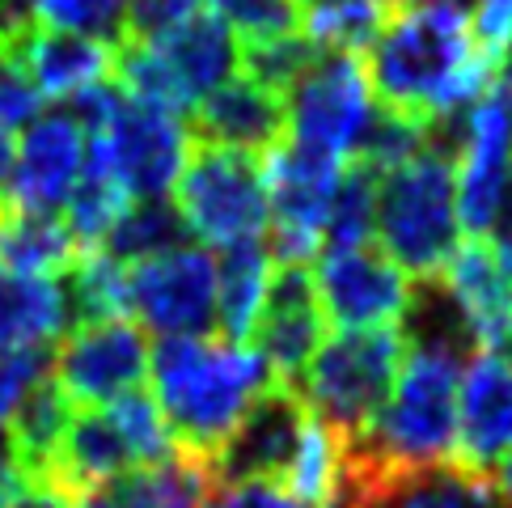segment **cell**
I'll list each match as a JSON object with an SVG mask.
<instances>
[{
    "instance_id": "cell-1",
    "label": "cell",
    "mask_w": 512,
    "mask_h": 508,
    "mask_svg": "<svg viewBox=\"0 0 512 508\" xmlns=\"http://www.w3.org/2000/svg\"><path fill=\"white\" fill-rule=\"evenodd\" d=\"M360 60L377 106L432 132L500 81V72L479 60L466 17L453 5H394Z\"/></svg>"
},
{
    "instance_id": "cell-2",
    "label": "cell",
    "mask_w": 512,
    "mask_h": 508,
    "mask_svg": "<svg viewBox=\"0 0 512 508\" xmlns=\"http://www.w3.org/2000/svg\"><path fill=\"white\" fill-rule=\"evenodd\" d=\"M411 339H402L398 377L373 424L347 441V453L364 466H424L453 453L457 381H462L470 343L449 318L445 301H415Z\"/></svg>"
},
{
    "instance_id": "cell-3",
    "label": "cell",
    "mask_w": 512,
    "mask_h": 508,
    "mask_svg": "<svg viewBox=\"0 0 512 508\" xmlns=\"http://www.w3.org/2000/svg\"><path fill=\"white\" fill-rule=\"evenodd\" d=\"M149 377L174 449L204 466L246 420V411L276 386L267 360L250 343L208 335L161 339L157 348H149Z\"/></svg>"
},
{
    "instance_id": "cell-4",
    "label": "cell",
    "mask_w": 512,
    "mask_h": 508,
    "mask_svg": "<svg viewBox=\"0 0 512 508\" xmlns=\"http://www.w3.org/2000/svg\"><path fill=\"white\" fill-rule=\"evenodd\" d=\"M457 233L462 225H457L453 153H445L436 140L377 178L373 242L411 280L436 284L457 250Z\"/></svg>"
},
{
    "instance_id": "cell-5",
    "label": "cell",
    "mask_w": 512,
    "mask_h": 508,
    "mask_svg": "<svg viewBox=\"0 0 512 508\" xmlns=\"http://www.w3.org/2000/svg\"><path fill=\"white\" fill-rule=\"evenodd\" d=\"M402 360V331H339L322 339L314 360L301 369L292 394L305 403L322 428H331L339 441H356L373 415L390 398Z\"/></svg>"
},
{
    "instance_id": "cell-6",
    "label": "cell",
    "mask_w": 512,
    "mask_h": 508,
    "mask_svg": "<svg viewBox=\"0 0 512 508\" xmlns=\"http://www.w3.org/2000/svg\"><path fill=\"white\" fill-rule=\"evenodd\" d=\"M174 191H178L174 208L182 216V225L208 246L225 250L237 242H254L263 238V229L271 221L263 161L225 149V144H208L191 136Z\"/></svg>"
},
{
    "instance_id": "cell-7",
    "label": "cell",
    "mask_w": 512,
    "mask_h": 508,
    "mask_svg": "<svg viewBox=\"0 0 512 508\" xmlns=\"http://www.w3.org/2000/svg\"><path fill=\"white\" fill-rule=\"evenodd\" d=\"M457 225L466 238H496L512 199V98L504 77L466 106V136L453 153Z\"/></svg>"
},
{
    "instance_id": "cell-8",
    "label": "cell",
    "mask_w": 512,
    "mask_h": 508,
    "mask_svg": "<svg viewBox=\"0 0 512 508\" xmlns=\"http://www.w3.org/2000/svg\"><path fill=\"white\" fill-rule=\"evenodd\" d=\"M343 161L297 140H284L276 153L263 157L267 212H271V259L276 263H309L322 254L326 212L339 187Z\"/></svg>"
},
{
    "instance_id": "cell-9",
    "label": "cell",
    "mask_w": 512,
    "mask_h": 508,
    "mask_svg": "<svg viewBox=\"0 0 512 508\" xmlns=\"http://www.w3.org/2000/svg\"><path fill=\"white\" fill-rule=\"evenodd\" d=\"M314 284L326 322L339 331H386L402 326L415 310V280L377 242L322 250Z\"/></svg>"
},
{
    "instance_id": "cell-10",
    "label": "cell",
    "mask_w": 512,
    "mask_h": 508,
    "mask_svg": "<svg viewBox=\"0 0 512 508\" xmlns=\"http://www.w3.org/2000/svg\"><path fill=\"white\" fill-rule=\"evenodd\" d=\"M288 140L347 161L373 115L369 77L356 51H318V60L288 89Z\"/></svg>"
},
{
    "instance_id": "cell-11",
    "label": "cell",
    "mask_w": 512,
    "mask_h": 508,
    "mask_svg": "<svg viewBox=\"0 0 512 508\" xmlns=\"http://www.w3.org/2000/svg\"><path fill=\"white\" fill-rule=\"evenodd\" d=\"M127 310L161 339L208 335L216 326V259L204 246H174L127 271Z\"/></svg>"
},
{
    "instance_id": "cell-12",
    "label": "cell",
    "mask_w": 512,
    "mask_h": 508,
    "mask_svg": "<svg viewBox=\"0 0 512 508\" xmlns=\"http://www.w3.org/2000/svg\"><path fill=\"white\" fill-rule=\"evenodd\" d=\"M149 377V339L127 318L72 326L51 356V381L72 407H111Z\"/></svg>"
},
{
    "instance_id": "cell-13",
    "label": "cell",
    "mask_w": 512,
    "mask_h": 508,
    "mask_svg": "<svg viewBox=\"0 0 512 508\" xmlns=\"http://www.w3.org/2000/svg\"><path fill=\"white\" fill-rule=\"evenodd\" d=\"M89 144L106 161V170L119 178V187L136 199H166L182 174L191 136L182 132L178 115H166L157 106H144L136 98L115 102L111 119Z\"/></svg>"
},
{
    "instance_id": "cell-14",
    "label": "cell",
    "mask_w": 512,
    "mask_h": 508,
    "mask_svg": "<svg viewBox=\"0 0 512 508\" xmlns=\"http://www.w3.org/2000/svg\"><path fill=\"white\" fill-rule=\"evenodd\" d=\"M335 508H512L491 475L457 462L364 466L347 453V483Z\"/></svg>"
},
{
    "instance_id": "cell-15",
    "label": "cell",
    "mask_w": 512,
    "mask_h": 508,
    "mask_svg": "<svg viewBox=\"0 0 512 508\" xmlns=\"http://www.w3.org/2000/svg\"><path fill=\"white\" fill-rule=\"evenodd\" d=\"M314 415L288 386H271L259 403L246 411V420L229 432V441L212 453L208 475L216 483H280L288 479L297 449L305 441V428Z\"/></svg>"
},
{
    "instance_id": "cell-16",
    "label": "cell",
    "mask_w": 512,
    "mask_h": 508,
    "mask_svg": "<svg viewBox=\"0 0 512 508\" xmlns=\"http://www.w3.org/2000/svg\"><path fill=\"white\" fill-rule=\"evenodd\" d=\"M254 352L267 360L276 386H297L301 369L314 360L326 339V314L318 301L314 267L309 263H276L263 314L254 322Z\"/></svg>"
},
{
    "instance_id": "cell-17",
    "label": "cell",
    "mask_w": 512,
    "mask_h": 508,
    "mask_svg": "<svg viewBox=\"0 0 512 508\" xmlns=\"http://www.w3.org/2000/svg\"><path fill=\"white\" fill-rule=\"evenodd\" d=\"M432 288H441V301L457 331L466 335L474 352H500L512 335V284L496 259L491 238H466L449 254L445 271Z\"/></svg>"
},
{
    "instance_id": "cell-18",
    "label": "cell",
    "mask_w": 512,
    "mask_h": 508,
    "mask_svg": "<svg viewBox=\"0 0 512 508\" xmlns=\"http://www.w3.org/2000/svg\"><path fill=\"white\" fill-rule=\"evenodd\" d=\"M0 56L26 72V81L39 89L43 102H72L85 89L115 77V47L98 39H81L56 26H43L22 17L0 43Z\"/></svg>"
},
{
    "instance_id": "cell-19",
    "label": "cell",
    "mask_w": 512,
    "mask_h": 508,
    "mask_svg": "<svg viewBox=\"0 0 512 508\" xmlns=\"http://www.w3.org/2000/svg\"><path fill=\"white\" fill-rule=\"evenodd\" d=\"M512 449V360L504 352L466 356L457 381V420H453V458L457 466L491 475Z\"/></svg>"
},
{
    "instance_id": "cell-20",
    "label": "cell",
    "mask_w": 512,
    "mask_h": 508,
    "mask_svg": "<svg viewBox=\"0 0 512 508\" xmlns=\"http://www.w3.org/2000/svg\"><path fill=\"white\" fill-rule=\"evenodd\" d=\"M191 132L195 140L225 144V149L267 157L288 140V106L280 94H271L246 72H233L216 89L191 106Z\"/></svg>"
},
{
    "instance_id": "cell-21",
    "label": "cell",
    "mask_w": 512,
    "mask_h": 508,
    "mask_svg": "<svg viewBox=\"0 0 512 508\" xmlns=\"http://www.w3.org/2000/svg\"><path fill=\"white\" fill-rule=\"evenodd\" d=\"M85 127L64 115H39L13 153L5 195L26 212H56L85 166Z\"/></svg>"
},
{
    "instance_id": "cell-22",
    "label": "cell",
    "mask_w": 512,
    "mask_h": 508,
    "mask_svg": "<svg viewBox=\"0 0 512 508\" xmlns=\"http://www.w3.org/2000/svg\"><path fill=\"white\" fill-rule=\"evenodd\" d=\"M127 470H136L132 445L115 424L111 407H81L64 428V441L51 462V475L64 479L72 492H89L98 483H111Z\"/></svg>"
},
{
    "instance_id": "cell-23",
    "label": "cell",
    "mask_w": 512,
    "mask_h": 508,
    "mask_svg": "<svg viewBox=\"0 0 512 508\" xmlns=\"http://www.w3.org/2000/svg\"><path fill=\"white\" fill-rule=\"evenodd\" d=\"M64 284L51 276H17L0 267V356L51 352L68 326Z\"/></svg>"
},
{
    "instance_id": "cell-24",
    "label": "cell",
    "mask_w": 512,
    "mask_h": 508,
    "mask_svg": "<svg viewBox=\"0 0 512 508\" xmlns=\"http://www.w3.org/2000/svg\"><path fill=\"white\" fill-rule=\"evenodd\" d=\"M157 56L170 64V72L178 77L182 94L191 98V106L216 89L225 77H233L237 68V34L229 30V22L221 13H195L182 26L166 30L161 39H153Z\"/></svg>"
},
{
    "instance_id": "cell-25",
    "label": "cell",
    "mask_w": 512,
    "mask_h": 508,
    "mask_svg": "<svg viewBox=\"0 0 512 508\" xmlns=\"http://www.w3.org/2000/svg\"><path fill=\"white\" fill-rule=\"evenodd\" d=\"M271 271H276V259L259 238L225 246V254L216 259V326H221V339L250 343L271 288Z\"/></svg>"
},
{
    "instance_id": "cell-26",
    "label": "cell",
    "mask_w": 512,
    "mask_h": 508,
    "mask_svg": "<svg viewBox=\"0 0 512 508\" xmlns=\"http://www.w3.org/2000/svg\"><path fill=\"white\" fill-rule=\"evenodd\" d=\"M77 242L56 212H26L13 199L0 212V267L17 276H64L77 263Z\"/></svg>"
},
{
    "instance_id": "cell-27",
    "label": "cell",
    "mask_w": 512,
    "mask_h": 508,
    "mask_svg": "<svg viewBox=\"0 0 512 508\" xmlns=\"http://www.w3.org/2000/svg\"><path fill=\"white\" fill-rule=\"evenodd\" d=\"M68 420H72V403L64 398L56 381H51V373H43L17 398V407L5 424V441L13 449V458L30 470H47L51 475V462H56V449L64 441Z\"/></svg>"
},
{
    "instance_id": "cell-28",
    "label": "cell",
    "mask_w": 512,
    "mask_h": 508,
    "mask_svg": "<svg viewBox=\"0 0 512 508\" xmlns=\"http://www.w3.org/2000/svg\"><path fill=\"white\" fill-rule=\"evenodd\" d=\"M127 199L132 195L119 187V178L106 170V161L98 157V149L85 140V166H81V178L72 183V191L64 199V216H60L81 254L85 250H102L106 233H111V225L127 208Z\"/></svg>"
},
{
    "instance_id": "cell-29",
    "label": "cell",
    "mask_w": 512,
    "mask_h": 508,
    "mask_svg": "<svg viewBox=\"0 0 512 508\" xmlns=\"http://www.w3.org/2000/svg\"><path fill=\"white\" fill-rule=\"evenodd\" d=\"M297 30L318 51H360L377 39L394 0H292Z\"/></svg>"
},
{
    "instance_id": "cell-30",
    "label": "cell",
    "mask_w": 512,
    "mask_h": 508,
    "mask_svg": "<svg viewBox=\"0 0 512 508\" xmlns=\"http://www.w3.org/2000/svg\"><path fill=\"white\" fill-rule=\"evenodd\" d=\"M174 246H187V225H182L178 208L170 199H136V204L123 208V216L106 233L102 254H111L115 263L127 267Z\"/></svg>"
},
{
    "instance_id": "cell-31",
    "label": "cell",
    "mask_w": 512,
    "mask_h": 508,
    "mask_svg": "<svg viewBox=\"0 0 512 508\" xmlns=\"http://www.w3.org/2000/svg\"><path fill=\"white\" fill-rule=\"evenodd\" d=\"M64 301L72 322H98V318H123L127 310V271L102 250L77 254V263L64 271Z\"/></svg>"
},
{
    "instance_id": "cell-32",
    "label": "cell",
    "mask_w": 512,
    "mask_h": 508,
    "mask_svg": "<svg viewBox=\"0 0 512 508\" xmlns=\"http://www.w3.org/2000/svg\"><path fill=\"white\" fill-rule=\"evenodd\" d=\"M318 60V47L301 30L263 34V39H237V72L259 81L271 94L288 98V89L301 81V72Z\"/></svg>"
},
{
    "instance_id": "cell-33",
    "label": "cell",
    "mask_w": 512,
    "mask_h": 508,
    "mask_svg": "<svg viewBox=\"0 0 512 508\" xmlns=\"http://www.w3.org/2000/svg\"><path fill=\"white\" fill-rule=\"evenodd\" d=\"M377 170L360 166V161H343L339 187L326 212V229H322V250H339V246H364L373 242V216H377Z\"/></svg>"
},
{
    "instance_id": "cell-34",
    "label": "cell",
    "mask_w": 512,
    "mask_h": 508,
    "mask_svg": "<svg viewBox=\"0 0 512 508\" xmlns=\"http://www.w3.org/2000/svg\"><path fill=\"white\" fill-rule=\"evenodd\" d=\"M30 17L43 26L81 34V39H98L106 47H119L127 34V0H39Z\"/></svg>"
},
{
    "instance_id": "cell-35",
    "label": "cell",
    "mask_w": 512,
    "mask_h": 508,
    "mask_svg": "<svg viewBox=\"0 0 512 508\" xmlns=\"http://www.w3.org/2000/svg\"><path fill=\"white\" fill-rule=\"evenodd\" d=\"M0 508H81V496L47 470H30L0 437Z\"/></svg>"
},
{
    "instance_id": "cell-36",
    "label": "cell",
    "mask_w": 512,
    "mask_h": 508,
    "mask_svg": "<svg viewBox=\"0 0 512 508\" xmlns=\"http://www.w3.org/2000/svg\"><path fill=\"white\" fill-rule=\"evenodd\" d=\"M111 415H115V424L123 428L127 445H132L136 466H157V462H166V458H174V453H178L170 428H166V420H161V411H157V403L144 390H132V394L115 398Z\"/></svg>"
},
{
    "instance_id": "cell-37",
    "label": "cell",
    "mask_w": 512,
    "mask_h": 508,
    "mask_svg": "<svg viewBox=\"0 0 512 508\" xmlns=\"http://www.w3.org/2000/svg\"><path fill=\"white\" fill-rule=\"evenodd\" d=\"M466 26L479 60L504 77V64L512 56V0H474V17Z\"/></svg>"
},
{
    "instance_id": "cell-38",
    "label": "cell",
    "mask_w": 512,
    "mask_h": 508,
    "mask_svg": "<svg viewBox=\"0 0 512 508\" xmlns=\"http://www.w3.org/2000/svg\"><path fill=\"white\" fill-rule=\"evenodd\" d=\"M208 0H127V34L123 43H153L166 30L182 26L187 17L204 13Z\"/></svg>"
},
{
    "instance_id": "cell-39",
    "label": "cell",
    "mask_w": 512,
    "mask_h": 508,
    "mask_svg": "<svg viewBox=\"0 0 512 508\" xmlns=\"http://www.w3.org/2000/svg\"><path fill=\"white\" fill-rule=\"evenodd\" d=\"M204 508H314V504L292 496L280 483L254 479V483H216L204 500Z\"/></svg>"
},
{
    "instance_id": "cell-40",
    "label": "cell",
    "mask_w": 512,
    "mask_h": 508,
    "mask_svg": "<svg viewBox=\"0 0 512 508\" xmlns=\"http://www.w3.org/2000/svg\"><path fill=\"white\" fill-rule=\"evenodd\" d=\"M39 89L26 81V72L17 68L13 60L0 56V127H22V123H34L39 119Z\"/></svg>"
},
{
    "instance_id": "cell-41",
    "label": "cell",
    "mask_w": 512,
    "mask_h": 508,
    "mask_svg": "<svg viewBox=\"0 0 512 508\" xmlns=\"http://www.w3.org/2000/svg\"><path fill=\"white\" fill-rule=\"evenodd\" d=\"M51 352H17V356H0V437H5V424L34 381L47 373Z\"/></svg>"
},
{
    "instance_id": "cell-42",
    "label": "cell",
    "mask_w": 512,
    "mask_h": 508,
    "mask_svg": "<svg viewBox=\"0 0 512 508\" xmlns=\"http://www.w3.org/2000/svg\"><path fill=\"white\" fill-rule=\"evenodd\" d=\"M13 153H17V140L9 127H0V191L9 187V170H13Z\"/></svg>"
},
{
    "instance_id": "cell-43",
    "label": "cell",
    "mask_w": 512,
    "mask_h": 508,
    "mask_svg": "<svg viewBox=\"0 0 512 508\" xmlns=\"http://www.w3.org/2000/svg\"><path fill=\"white\" fill-rule=\"evenodd\" d=\"M496 246V259H500V267H504V276H508V284H512V221L504 225V233H500V242H491Z\"/></svg>"
},
{
    "instance_id": "cell-44",
    "label": "cell",
    "mask_w": 512,
    "mask_h": 508,
    "mask_svg": "<svg viewBox=\"0 0 512 508\" xmlns=\"http://www.w3.org/2000/svg\"><path fill=\"white\" fill-rule=\"evenodd\" d=\"M496 487H500V492H504V500L512 504V449L504 453V458L496 462Z\"/></svg>"
},
{
    "instance_id": "cell-45",
    "label": "cell",
    "mask_w": 512,
    "mask_h": 508,
    "mask_svg": "<svg viewBox=\"0 0 512 508\" xmlns=\"http://www.w3.org/2000/svg\"><path fill=\"white\" fill-rule=\"evenodd\" d=\"M0 5H5L13 17H30V9L39 5V0H0Z\"/></svg>"
},
{
    "instance_id": "cell-46",
    "label": "cell",
    "mask_w": 512,
    "mask_h": 508,
    "mask_svg": "<svg viewBox=\"0 0 512 508\" xmlns=\"http://www.w3.org/2000/svg\"><path fill=\"white\" fill-rule=\"evenodd\" d=\"M17 22H22V17H13V13H9L5 5H0V43H5V34H9V30L17 26Z\"/></svg>"
},
{
    "instance_id": "cell-47",
    "label": "cell",
    "mask_w": 512,
    "mask_h": 508,
    "mask_svg": "<svg viewBox=\"0 0 512 508\" xmlns=\"http://www.w3.org/2000/svg\"><path fill=\"white\" fill-rule=\"evenodd\" d=\"M394 5H453V9H462L466 0H394Z\"/></svg>"
},
{
    "instance_id": "cell-48",
    "label": "cell",
    "mask_w": 512,
    "mask_h": 508,
    "mask_svg": "<svg viewBox=\"0 0 512 508\" xmlns=\"http://www.w3.org/2000/svg\"><path fill=\"white\" fill-rule=\"evenodd\" d=\"M500 352H504V356L512 360V335H508V343H504V348H500Z\"/></svg>"
}]
</instances>
